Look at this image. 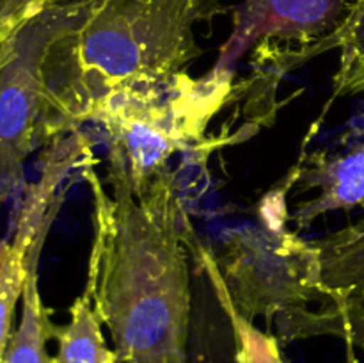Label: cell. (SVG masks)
Returning <instances> with one entry per match:
<instances>
[{"label": "cell", "mask_w": 364, "mask_h": 363, "mask_svg": "<svg viewBox=\"0 0 364 363\" xmlns=\"http://www.w3.org/2000/svg\"><path fill=\"white\" fill-rule=\"evenodd\" d=\"M331 48L340 50L333 95L336 98L364 95V0H354L340 25L306 50L302 57L308 59Z\"/></svg>", "instance_id": "7c38bea8"}, {"label": "cell", "mask_w": 364, "mask_h": 363, "mask_svg": "<svg viewBox=\"0 0 364 363\" xmlns=\"http://www.w3.org/2000/svg\"><path fill=\"white\" fill-rule=\"evenodd\" d=\"M313 242L327 299L334 305L364 302V216Z\"/></svg>", "instance_id": "ba28073f"}, {"label": "cell", "mask_w": 364, "mask_h": 363, "mask_svg": "<svg viewBox=\"0 0 364 363\" xmlns=\"http://www.w3.org/2000/svg\"><path fill=\"white\" fill-rule=\"evenodd\" d=\"M63 0H0V43H7L11 36L28 20Z\"/></svg>", "instance_id": "9a60e30c"}, {"label": "cell", "mask_w": 364, "mask_h": 363, "mask_svg": "<svg viewBox=\"0 0 364 363\" xmlns=\"http://www.w3.org/2000/svg\"><path fill=\"white\" fill-rule=\"evenodd\" d=\"M188 356H191V363H237L233 333L230 331V338H217L212 331L198 333L196 330V333L191 335Z\"/></svg>", "instance_id": "5bb4252c"}, {"label": "cell", "mask_w": 364, "mask_h": 363, "mask_svg": "<svg viewBox=\"0 0 364 363\" xmlns=\"http://www.w3.org/2000/svg\"><path fill=\"white\" fill-rule=\"evenodd\" d=\"M43 246L32 253L23 295H21L20 324L13 331L7 345L4 363H50L46 344L53 340V326L50 319V310L43 302L39 290L38 263Z\"/></svg>", "instance_id": "30bf717a"}, {"label": "cell", "mask_w": 364, "mask_h": 363, "mask_svg": "<svg viewBox=\"0 0 364 363\" xmlns=\"http://www.w3.org/2000/svg\"><path fill=\"white\" fill-rule=\"evenodd\" d=\"M294 178L299 192H315L291 216L299 228L338 210L364 209V127L354 144L333 155L313 157L308 166L294 169Z\"/></svg>", "instance_id": "52a82bcc"}, {"label": "cell", "mask_w": 364, "mask_h": 363, "mask_svg": "<svg viewBox=\"0 0 364 363\" xmlns=\"http://www.w3.org/2000/svg\"><path fill=\"white\" fill-rule=\"evenodd\" d=\"M231 305L245 319L276 320L326 301L315 242L284 226H245L213 255Z\"/></svg>", "instance_id": "277c9868"}, {"label": "cell", "mask_w": 364, "mask_h": 363, "mask_svg": "<svg viewBox=\"0 0 364 363\" xmlns=\"http://www.w3.org/2000/svg\"><path fill=\"white\" fill-rule=\"evenodd\" d=\"M354 0H244L233 16V31L223 45L215 68L233 70L251 48H269L274 41L302 43L297 56L329 36L340 25Z\"/></svg>", "instance_id": "8992f818"}, {"label": "cell", "mask_w": 364, "mask_h": 363, "mask_svg": "<svg viewBox=\"0 0 364 363\" xmlns=\"http://www.w3.org/2000/svg\"><path fill=\"white\" fill-rule=\"evenodd\" d=\"M347 363H359L358 358H355V354H354V349L352 347H347Z\"/></svg>", "instance_id": "2e32d148"}, {"label": "cell", "mask_w": 364, "mask_h": 363, "mask_svg": "<svg viewBox=\"0 0 364 363\" xmlns=\"http://www.w3.org/2000/svg\"><path fill=\"white\" fill-rule=\"evenodd\" d=\"M220 11V0H78L46 56L43 144L78 130L114 89L187 71L201 56L196 25Z\"/></svg>", "instance_id": "7a4b0ae2"}, {"label": "cell", "mask_w": 364, "mask_h": 363, "mask_svg": "<svg viewBox=\"0 0 364 363\" xmlns=\"http://www.w3.org/2000/svg\"><path fill=\"white\" fill-rule=\"evenodd\" d=\"M102 326L87 295H78L70 306V320L53 326L57 352L50 356V363H119L116 351L107 345Z\"/></svg>", "instance_id": "4fadbf2b"}, {"label": "cell", "mask_w": 364, "mask_h": 363, "mask_svg": "<svg viewBox=\"0 0 364 363\" xmlns=\"http://www.w3.org/2000/svg\"><path fill=\"white\" fill-rule=\"evenodd\" d=\"M105 187L89 162L92 242L84 294L119 363H191L192 292L187 214L169 169L142 184L109 157Z\"/></svg>", "instance_id": "6da1fadb"}, {"label": "cell", "mask_w": 364, "mask_h": 363, "mask_svg": "<svg viewBox=\"0 0 364 363\" xmlns=\"http://www.w3.org/2000/svg\"><path fill=\"white\" fill-rule=\"evenodd\" d=\"M4 45H6V43H0V53H2V48H4Z\"/></svg>", "instance_id": "e0dca14e"}, {"label": "cell", "mask_w": 364, "mask_h": 363, "mask_svg": "<svg viewBox=\"0 0 364 363\" xmlns=\"http://www.w3.org/2000/svg\"><path fill=\"white\" fill-rule=\"evenodd\" d=\"M188 244L196 251L194 255L199 260V265L208 274V280L212 283L213 292H215L220 310H223V313L228 319V324H230L231 333H233L237 363H288L283 351H281L279 338L274 337L269 331L256 327L252 320L240 315L237 308L231 305L226 288H224L223 278H220L219 269H217L213 253H210L208 249H205L199 244L192 228L188 231Z\"/></svg>", "instance_id": "9c48e42d"}, {"label": "cell", "mask_w": 364, "mask_h": 363, "mask_svg": "<svg viewBox=\"0 0 364 363\" xmlns=\"http://www.w3.org/2000/svg\"><path fill=\"white\" fill-rule=\"evenodd\" d=\"M276 324L279 340L336 337L364 354V302L320 305L315 310L277 317Z\"/></svg>", "instance_id": "8fae6325"}, {"label": "cell", "mask_w": 364, "mask_h": 363, "mask_svg": "<svg viewBox=\"0 0 364 363\" xmlns=\"http://www.w3.org/2000/svg\"><path fill=\"white\" fill-rule=\"evenodd\" d=\"M233 70L215 68L194 78L173 77L132 82L103 96L85 123H98L116 159L134 184L167 169L178 152L191 148L233 95Z\"/></svg>", "instance_id": "3957f363"}, {"label": "cell", "mask_w": 364, "mask_h": 363, "mask_svg": "<svg viewBox=\"0 0 364 363\" xmlns=\"http://www.w3.org/2000/svg\"><path fill=\"white\" fill-rule=\"evenodd\" d=\"M77 9L78 0L52 4L18 28L0 53V206L23 182L31 153L43 146L46 56Z\"/></svg>", "instance_id": "5b68a950"}]
</instances>
